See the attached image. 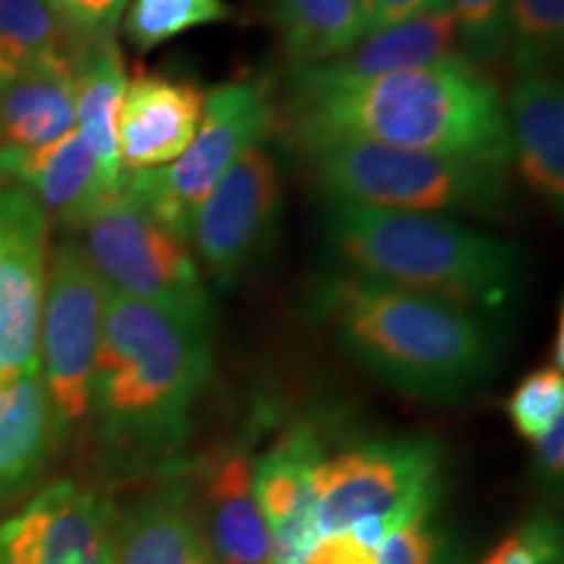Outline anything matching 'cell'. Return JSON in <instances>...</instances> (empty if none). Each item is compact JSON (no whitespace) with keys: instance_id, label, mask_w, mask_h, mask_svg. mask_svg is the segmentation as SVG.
<instances>
[{"instance_id":"cell-20","label":"cell","mask_w":564,"mask_h":564,"mask_svg":"<svg viewBox=\"0 0 564 564\" xmlns=\"http://www.w3.org/2000/svg\"><path fill=\"white\" fill-rule=\"evenodd\" d=\"M0 181L13 183L30 194L47 220L79 230L91 212L116 194L105 183L95 154L79 133L68 131L40 150L26 152L6 171Z\"/></svg>"},{"instance_id":"cell-11","label":"cell","mask_w":564,"mask_h":564,"mask_svg":"<svg viewBox=\"0 0 564 564\" xmlns=\"http://www.w3.org/2000/svg\"><path fill=\"white\" fill-rule=\"evenodd\" d=\"M282 207L280 162L264 144H253L217 181L188 230V241L217 288L230 291L264 262L278 243Z\"/></svg>"},{"instance_id":"cell-27","label":"cell","mask_w":564,"mask_h":564,"mask_svg":"<svg viewBox=\"0 0 564 564\" xmlns=\"http://www.w3.org/2000/svg\"><path fill=\"white\" fill-rule=\"evenodd\" d=\"M507 415L523 440H541L564 419V371L544 366L528 373L507 400Z\"/></svg>"},{"instance_id":"cell-12","label":"cell","mask_w":564,"mask_h":564,"mask_svg":"<svg viewBox=\"0 0 564 564\" xmlns=\"http://www.w3.org/2000/svg\"><path fill=\"white\" fill-rule=\"evenodd\" d=\"M116 512L74 481L42 486L0 520V564H112Z\"/></svg>"},{"instance_id":"cell-18","label":"cell","mask_w":564,"mask_h":564,"mask_svg":"<svg viewBox=\"0 0 564 564\" xmlns=\"http://www.w3.org/2000/svg\"><path fill=\"white\" fill-rule=\"evenodd\" d=\"M76 95L68 55H55L17 70L0 91V178L24 158L74 131Z\"/></svg>"},{"instance_id":"cell-8","label":"cell","mask_w":564,"mask_h":564,"mask_svg":"<svg viewBox=\"0 0 564 564\" xmlns=\"http://www.w3.org/2000/svg\"><path fill=\"white\" fill-rule=\"evenodd\" d=\"M274 123V102L262 82H225L204 95L199 129L171 165L123 171L121 188L154 223L188 243V230L217 181Z\"/></svg>"},{"instance_id":"cell-30","label":"cell","mask_w":564,"mask_h":564,"mask_svg":"<svg viewBox=\"0 0 564 564\" xmlns=\"http://www.w3.org/2000/svg\"><path fill=\"white\" fill-rule=\"evenodd\" d=\"M377 564H449L447 541L432 525V518L411 520L382 541Z\"/></svg>"},{"instance_id":"cell-6","label":"cell","mask_w":564,"mask_h":564,"mask_svg":"<svg viewBox=\"0 0 564 564\" xmlns=\"http://www.w3.org/2000/svg\"><path fill=\"white\" fill-rule=\"evenodd\" d=\"M301 158H306L327 202L486 220L505 215L512 204L510 178L502 167L364 139L308 147Z\"/></svg>"},{"instance_id":"cell-16","label":"cell","mask_w":564,"mask_h":564,"mask_svg":"<svg viewBox=\"0 0 564 564\" xmlns=\"http://www.w3.org/2000/svg\"><path fill=\"white\" fill-rule=\"evenodd\" d=\"M457 26L449 11L426 13L392 30L361 37L350 51L319 66L295 68L291 89H337L352 87L398 74V70L429 66L455 53Z\"/></svg>"},{"instance_id":"cell-25","label":"cell","mask_w":564,"mask_h":564,"mask_svg":"<svg viewBox=\"0 0 564 564\" xmlns=\"http://www.w3.org/2000/svg\"><path fill=\"white\" fill-rule=\"evenodd\" d=\"M0 55L17 68L68 55V37L53 0H0Z\"/></svg>"},{"instance_id":"cell-29","label":"cell","mask_w":564,"mask_h":564,"mask_svg":"<svg viewBox=\"0 0 564 564\" xmlns=\"http://www.w3.org/2000/svg\"><path fill=\"white\" fill-rule=\"evenodd\" d=\"M129 3L131 0H53L66 30L68 51L116 37V26Z\"/></svg>"},{"instance_id":"cell-23","label":"cell","mask_w":564,"mask_h":564,"mask_svg":"<svg viewBox=\"0 0 564 564\" xmlns=\"http://www.w3.org/2000/svg\"><path fill=\"white\" fill-rule=\"evenodd\" d=\"M564 0H510L507 58L518 76L549 74L562 58Z\"/></svg>"},{"instance_id":"cell-1","label":"cell","mask_w":564,"mask_h":564,"mask_svg":"<svg viewBox=\"0 0 564 564\" xmlns=\"http://www.w3.org/2000/svg\"><path fill=\"white\" fill-rule=\"evenodd\" d=\"M212 377V327L110 293L91 371L89 415L112 474L171 465Z\"/></svg>"},{"instance_id":"cell-15","label":"cell","mask_w":564,"mask_h":564,"mask_svg":"<svg viewBox=\"0 0 564 564\" xmlns=\"http://www.w3.org/2000/svg\"><path fill=\"white\" fill-rule=\"evenodd\" d=\"M204 110V91L192 79L147 70L126 82L118 118L123 171H158L192 144Z\"/></svg>"},{"instance_id":"cell-4","label":"cell","mask_w":564,"mask_h":564,"mask_svg":"<svg viewBox=\"0 0 564 564\" xmlns=\"http://www.w3.org/2000/svg\"><path fill=\"white\" fill-rule=\"evenodd\" d=\"M324 236L345 274L382 282L476 314L512 306L523 288V253L455 217L327 202Z\"/></svg>"},{"instance_id":"cell-7","label":"cell","mask_w":564,"mask_h":564,"mask_svg":"<svg viewBox=\"0 0 564 564\" xmlns=\"http://www.w3.org/2000/svg\"><path fill=\"white\" fill-rule=\"evenodd\" d=\"M79 230V246L110 293L215 327V303L186 241L154 223L121 183Z\"/></svg>"},{"instance_id":"cell-5","label":"cell","mask_w":564,"mask_h":564,"mask_svg":"<svg viewBox=\"0 0 564 564\" xmlns=\"http://www.w3.org/2000/svg\"><path fill=\"white\" fill-rule=\"evenodd\" d=\"M45 274V212L0 181V505L37 481L63 440L40 377Z\"/></svg>"},{"instance_id":"cell-24","label":"cell","mask_w":564,"mask_h":564,"mask_svg":"<svg viewBox=\"0 0 564 564\" xmlns=\"http://www.w3.org/2000/svg\"><path fill=\"white\" fill-rule=\"evenodd\" d=\"M232 17L228 0H131L123 11V37L137 53H150L199 26Z\"/></svg>"},{"instance_id":"cell-10","label":"cell","mask_w":564,"mask_h":564,"mask_svg":"<svg viewBox=\"0 0 564 564\" xmlns=\"http://www.w3.org/2000/svg\"><path fill=\"white\" fill-rule=\"evenodd\" d=\"M108 285L79 243L63 241L45 274L40 314V377L61 436L87 421Z\"/></svg>"},{"instance_id":"cell-26","label":"cell","mask_w":564,"mask_h":564,"mask_svg":"<svg viewBox=\"0 0 564 564\" xmlns=\"http://www.w3.org/2000/svg\"><path fill=\"white\" fill-rule=\"evenodd\" d=\"M460 55L478 68H489L507 55L510 0H449Z\"/></svg>"},{"instance_id":"cell-2","label":"cell","mask_w":564,"mask_h":564,"mask_svg":"<svg viewBox=\"0 0 564 564\" xmlns=\"http://www.w3.org/2000/svg\"><path fill=\"white\" fill-rule=\"evenodd\" d=\"M285 123L299 152L364 139L502 171L512 162L499 87L460 53L352 87H288Z\"/></svg>"},{"instance_id":"cell-33","label":"cell","mask_w":564,"mask_h":564,"mask_svg":"<svg viewBox=\"0 0 564 564\" xmlns=\"http://www.w3.org/2000/svg\"><path fill=\"white\" fill-rule=\"evenodd\" d=\"M533 444H535V453H533L535 474L549 484H560L562 470H564V419L556 421L554 426Z\"/></svg>"},{"instance_id":"cell-22","label":"cell","mask_w":564,"mask_h":564,"mask_svg":"<svg viewBox=\"0 0 564 564\" xmlns=\"http://www.w3.org/2000/svg\"><path fill=\"white\" fill-rule=\"evenodd\" d=\"M264 13L295 68L333 61L364 37L358 0H264Z\"/></svg>"},{"instance_id":"cell-19","label":"cell","mask_w":564,"mask_h":564,"mask_svg":"<svg viewBox=\"0 0 564 564\" xmlns=\"http://www.w3.org/2000/svg\"><path fill=\"white\" fill-rule=\"evenodd\" d=\"M112 564H215L186 474H173L116 520Z\"/></svg>"},{"instance_id":"cell-28","label":"cell","mask_w":564,"mask_h":564,"mask_svg":"<svg viewBox=\"0 0 564 564\" xmlns=\"http://www.w3.org/2000/svg\"><path fill=\"white\" fill-rule=\"evenodd\" d=\"M478 564H562V531L554 518H533L499 541Z\"/></svg>"},{"instance_id":"cell-9","label":"cell","mask_w":564,"mask_h":564,"mask_svg":"<svg viewBox=\"0 0 564 564\" xmlns=\"http://www.w3.org/2000/svg\"><path fill=\"white\" fill-rule=\"evenodd\" d=\"M444 486L442 447L429 436H390L324 457L316 474L319 535L382 518L394 531L432 518Z\"/></svg>"},{"instance_id":"cell-17","label":"cell","mask_w":564,"mask_h":564,"mask_svg":"<svg viewBox=\"0 0 564 564\" xmlns=\"http://www.w3.org/2000/svg\"><path fill=\"white\" fill-rule=\"evenodd\" d=\"M514 167L525 186L564 209V89L552 74L518 76L505 105Z\"/></svg>"},{"instance_id":"cell-32","label":"cell","mask_w":564,"mask_h":564,"mask_svg":"<svg viewBox=\"0 0 564 564\" xmlns=\"http://www.w3.org/2000/svg\"><path fill=\"white\" fill-rule=\"evenodd\" d=\"M306 564H377V552L356 541L348 531L322 535Z\"/></svg>"},{"instance_id":"cell-14","label":"cell","mask_w":564,"mask_h":564,"mask_svg":"<svg viewBox=\"0 0 564 564\" xmlns=\"http://www.w3.org/2000/svg\"><path fill=\"white\" fill-rule=\"evenodd\" d=\"M188 489L215 564H272L270 528L253 491L249 449L238 444L204 457L188 476Z\"/></svg>"},{"instance_id":"cell-21","label":"cell","mask_w":564,"mask_h":564,"mask_svg":"<svg viewBox=\"0 0 564 564\" xmlns=\"http://www.w3.org/2000/svg\"><path fill=\"white\" fill-rule=\"evenodd\" d=\"M68 63L74 70L76 133L95 154L105 183H121V152H118V118L126 95V68L116 37L70 47Z\"/></svg>"},{"instance_id":"cell-13","label":"cell","mask_w":564,"mask_h":564,"mask_svg":"<svg viewBox=\"0 0 564 564\" xmlns=\"http://www.w3.org/2000/svg\"><path fill=\"white\" fill-rule=\"evenodd\" d=\"M324 442L312 423H295L253 460V491L272 539V564H306L319 544L316 474Z\"/></svg>"},{"instance_id":"cell-3","label":"cell","mask_w":564,"mask_h":564,"mask_svg":"<svg viewBox=\"0 0 564 564\" xmlns=\"http://www.w3.org/2000/svg\"><path fill=\"white\" fill-rule=\"evenodd\" d=\"M312 306L352 361L411 398L455 403L497 366L489 324L455 303L340 272L319 282Z\"/></svg>"},{"instance_id":"cell-34","label":"cell","mask_w":564,"mask_h":564,"mask_svg":"<svg viewBox=\"0 0 564 564\" xmlns=\"http://www.w3.org/2000/svg\"><path fill=\"white\" fill-rule=\"evenodd\" d=\"M17 66H13V63H9L3 58V55H0V91H3L6 87H9V84L13 82V76H17Z\"/></svg>"},{"instance_id":"cell-31","label":"cell","mask_w":564,"mask_h":564,"mask_svg":"<svg viewBox=\"0 0 564 564\" xmlns=\"http://www.w3.org/2000/svg\"><path fill=\"white\" fill-rule=\"evenodd\" d=\"M358 3H361L364 37L392 30L426 13L449 11V0H358Z\"/></svg>"}]
</instances>
